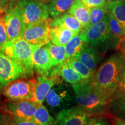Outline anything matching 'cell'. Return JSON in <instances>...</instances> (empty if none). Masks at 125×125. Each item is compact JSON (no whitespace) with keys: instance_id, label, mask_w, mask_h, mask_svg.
<instances>
[{"instance_id":"obj_34","label":"cell","mask_w":125,"mask_h":125,"mask_svg":"<svg viewBox=\"0 0 125 125\" xmlns=\"http://www.w3.org/2000/svg\"><path fill=\"white\" fill-rule=\"evenodd\" d=\"M125 91V71L123 74L122 79L120 83V85L119 86L118 89L117 90L116 93H118V92H122Z\"/></svg>"},{"instance_id":"obj_33","label":"cell","mask_w":125,"mask_h":125,"mask_svg":"<svg viewBox=\"0 0 125 125\" xmlns=\"http://www.w3.org/2000/svg\"><path fill=\"white\" fill-rule=\"evenodd\" d=\"M117 49L121 51L125 56V37L120 40L119 44L117 46Z\"/></svg>"},{"instance_id":"obj_28","label":"cell","mask_w":125,"mask_h":125,"mask_svg":"<svg viewBox=\"0 0 125 125\" xmlns=\"http://www.w3.org/2000/svg\"><path fill=\"white\" fill-rule=\"evenodd\" d=\"M90 21L89 24L86 27H90L101 21L108 13L107 8L105 6L89 8ZM85 28V27H84Z\"/></svg>"},{"instance_id":"obj_22","label":"cell","mask_w":125,"mask_h":125,"mask_svg":"<svg viewBox=\"0 0 125 125\" xmlns=\"http://www.w3.org/2000/svg\"><path fill=\"white\" fill-rule=\"evenodd\" d=\"M60 76L64 82L71 85L82 82L85 79L72 67L67 60L62 63L60 70Z\"/></svg>"},{"instance_id":"obj_29","label":"cell","mask_w":125,"mask_h":125,"mask_svg":"<svg viewBox=\"0 0 125 125\" xmlns=\"http://www.w3.org/2000/svg\"><path fill=\"white\" fill-rule=\"evenodd\" d=\"M4 125H37L32 121L4 112Z\"/></svg>"},{"instance_id":"obj_14","label":"cell","mask_w":125,"mask_h":125,"mask_svg":"<svg viewBox=\"0 0 125 125\" xmlns=\"http://www.w3.org/2000/svg\"><path fill=\"white\" fill-rule=\"evenodd\" d=\"M62 79L45 75L37 76L33 95L30 100L39 104H42L51 87L56 82Z\"/></svg>"},{"instance_id":"obj_7","label":"cell","mask_w":125,"mask_h":125,"mask_svg":"<svg viewBox=\"0 0 125 125\" xmlns=\"http://www.w3.org/2000/svg\"><path fill=\"white\" fill-rule=\"evenodd\" d=\"M36 79L22 78L14 81L3 89V95L9 100H30L33 95Z\"/></svg>"},{"instance_id":"obj_36","label":"cell","mask_w":125,"mask_h":125,"mask_svg":"<svg viewBox=\"0 0 125 125\" xmlns=\"http://www.w3.org/2000/svg\"><path fill=\"white\" fill-rule=\"evenodd\" d=\"M20 1H21V0H9L8 6V8L7 10H6V11L13 8L15 7Z\"/></svg>"},{"instance_id":"obj_9","label":"cell","mask_w":125,"mask_h":125,"mask_svg":"<svg viewBox=\"0 0 125 125\" xmlns=\"http://www.w3.org/2000/svg\"><path fill=\"white\" fill-rule=\"evenodd\" d=\"M51 20V19L48 18L36 24L27 26L22 37L35 46H41L46 45L50 42Z\"/></svg>"},{"instance_id":"obj_12","label":"cell","mask_w":125,"mask_h":125,"mask_svg":"<svg viewBox=\"0 0 125 125\" xmlns=\"http://www.w3.org/2000/svg\"><path fill=\"white\" fill-rule=\"evenodd\" d=\"M34 71L37 75L48 76L54 65L46 46H35L32 56Z\"/></svg>"},{"instance_id":"obj_13","label":"cell","mask_w":125,"mask_h":125,"mask_svg":"<svg viewBox=\"0 0 125 125\" xmlns=\"http://www.w3.org/2000/svg\"><path fill=\"white\" fill-rule=\"evenodd\" d=\"M5 24L9 40L21 38L26 28L22 17L15 8L6 11Z\"/></svg>"},{"instance_id":"obj_16","label":"cell","mask_w":125,"mask_h":125,"mask_svg":"<svg viewBox=\"0 0 125 125\" xmlns=\"http://www.w3.org/2000/svg\"><path fill=\"white\" fill-rule=\"evenodd\" d=\"M102 56L96 47L89 45L79 55L73 59H76L82 62L94 73L102 59Z\"/></svg>"},{"instance_id":"obj_17","label":"cell","mask_w":125,"mask_h":125,"mask_svg":"<svg viewBox=\"0 0 125 125\" xmlns=\"http://www.w3.org/2000/svg\"><path fill=\"white\" fill-rule=\"evenodd\" d=\"M89 45L85 34L80 32L78 35L74 36L65 45L66 59H73L79 55L85 48Z\"/></svg>"},{"instance_id":"obj_10","label":"cell","mask_w":125,"mask_h":125,"mask_svg":"<svg viewBox=\"0 0 125 125\" xmlns=\"http://www.w3.org/2000/svg\"><path fill=\"white\" fill-rule=\"evenodd\" d=\"M20 78H23L21 67L15 61L0 52V92Z\"/></svg>"},{"instance_id":"obj_39","label":"cell","mask_w":125,"mask_h":125,"mask_svg":"<svg viewBox=\"0 0 125 125\" xmlns=\"http://www.w3.org/2000/svg\"><path fill=\"white\" fill-rule=\"evenodd\" d=\"M115 1V0H105L106 4H108V3H109V2H112V1Z\"/></svg>"},{"instance_id":"obj_19","label":"cell","mask_w":125,"mask_h":125,"mask_svg":"<svg viewBox=\"0 0 125 125\" xmlns=\"http://www.w3.org/2000/svg\"><path fill=\"white\" fill-rule=\"evenodd\" d=\"M108 110L115 118L125 121V91L115 94L109 102Z\"/></svg>"},{"instance_id":"obj_38","label":"cell","mask_w":125,"mask_h":125,"mask_svg":"<svg viewBox=\"0 0 125 125\" xmlns=\"http://www.w3.org/2000/svg\"><path fill=\"white\" fill-rule=\"evenodd\" d=\"M0 125H4V115H3V113H0Z\"/></svg>"},{"instance_id":"obj_24","label":"cell","mask_w":125,"mask_h":125,"mask_svg":"<svg viewBox=\"0 0 125 125\" xmlns=\"http://www.w3.org/2000/svg\"><path fill=\"white\" fill-rule=\"evenodd\" d=\"M32 121L37 125H55V119L43 104L39 105L32 119Z\"/></svg>"},{"instance_id":"obj_30","label":"cell","mask_w":125,"mask_h":125,"mask_svg":"<svg viewBox=\"0 0 125 125\" xmlns=\"http://www.w3.org/2000/svg\"><path fill=\"white\" fill-rule=\"evenodd\" d=\"M6 14L5 10H0V49L9 41L5 24Z\"/></svg>"},{"instance_id":"obj_4","label":"cell","mask_w":125,"mask_h":125,"mask_svg":"<svg viewBox=\"0 0 125 125\" xmlns=\"http://www.w3.org/2000/svg\"><path fill=\"white\" fill-rule=\"evenodd\" d=\"M45 107L52 114L57 115L76 104L75 94L72 85L60 80L51 87L45 100Z\"/></svg>"},{"instance_id":"obj_23","label":"cell","mask_w":125,"mask_h":125,"mask_svg":"<svg viewBox=\"0 0 125 125\" xmlns=\"http://www.w3.org/2000/svg\"><path fill=\"white\" fill-rule=\"evenodd\" d=\"M106 7L125 30V0H115L108 3Z\"/></svg>"},{"instance_id":"obj_6","label":"cell","mask_w":125,"mask_h":125,"mask_svg":"<svg viewBox=\"0 0 125 125\" xmlns=\"http://www.w3.org/2000/svg\"><path fill=\"white\" fill-rule=\"evenodd\" d=\"M14 8L21 15L26 27L49 18L46 5L37 0H21Z\"/></svg>"},{"instance_id":"obj_35","label":"cell","mask_w":125,"mask_h":125,"mask_svg":"<svg viewBox=\"0 0 125 125\" xmlns=\"http://www.w3.org/2000/svg\"><path fill=\"white\" fill-rule=\"evenodd\" d=\"M9 0H0V10H5L6 12Z\"/></svg>"},{"instance_id":"obj_2","label":"cell","mask_w":125,"mask_h":125,"mask_svg":"<svg viewBox=\"0 0 125 125\" xmlns=\"http://www.w3.org/2000/svg\"><path fill=\"white\" fill-rule=\"evenodd\" d=\"M76 104L93 116H101L108 109L110 101L94 90L92 79L72 85Z\"/></svg>"},{"instance_id":"obj_18","label":"cell","mask_w":125,"mask_h":125,"mask_svg":"<svg viewBox=\"0 0 125 125\" xmlns=\"http://www.w3.org/2000/svg\"><path fill=\"white\" fill-rule=\"evenodd\" d=\"M74 36L73 31L65 28L51 27L50 29V42L57 46H65Z\"/></svg>"},{"instance_id":"obj_37","label":"cell","mask_w":125,"mask_h":125,"mask_svg":"<svg viewBox=\"0 0 125 125\" xmlns=\"http://www.w3.org/2000/svg\"><path fill=\"white\" fill-rule=\"evenodd\" d=\"M114 125H125V121L115 118L114 119Z\"/></svg>"},{"instance_id":"obj_8","label":"cell","mask_w":125,"mask_h":125,"mask_svg":"<svg viewBox=\"0 0 125 125\" xmlns=\"http://www.w3.org/2000/svg\"><path fill=\"white\" fill-rule=\"evenodd\" d=\"M95 117L77 105L73 106L56 115L54 125H90Z\"/></svg>"},{"instance_id":"obj_11","label":"cell","mask_w":125,"mask_h":125,"mask_svg":"<svg viewBox=\"0 0 125 125\" xmlns=\"http://www.w3.org/2000/svg\"><path fill=\"white\" fill-rule=\"evenodd\" d=\"M40 104L29 100H9L4 107V112L11 115L32 121Z\"/></svg>"},{"instance_id":"obj_21","label":"cell","mask_w":125,"mask_h":125,"mask_svg":"<svg viewBox=\"0 0 125 125\" xmlns=\"http://www.w3.org/2000/svg\"><path fill=\"white\" fill-rule=\"evenodd\" d=\"M74 1V0H53L46 5L48 13L52 18H57L68 10Z\"/></svg>"},{"instance_id":"obj_15","label":"cell","mask_w":125,"mask_h":125,"mask_svg":"<svg viewBox=\"0 0 125 125\" xmlns=\"http://www.w3.org/2000/svg\"><path fill=\"white\" fill-rule=\"evenodd\" d=\"M51 27H59L65 28L74 32L77 35L80 33L83 29L79 21L75 17L68 13H65L51 20L50 23Z\"/></svg>"},{"instance_id":"obj_31","label":"cell","mask_w":125,"mask_h":125,"mask_svg":"<svg viewBox=\"0 0 125 125\" xmlns=\"http://www.w3.org/2000/svg\"><path fill=\"white\" fill-rule=\"evenodd\" d=\"M83 4L88 8L106 5L105 0H81Z\"/></svg>"},{"instance_id":"obj_1","label":"cell","mask_w":125,"mask_h":125,"mask_svg":"<svg viewBox=\"0 0 125 125\" xmlns=\"http://www.w3.org/2000/svg\"><path fill=\"white\" fill-rule=\"evenodd\" d=\"M125 71V56L121 51L111 54L95 72L93 78V89L111 101L116 93Z\"/></svg>"},{"instance_id":"obj_5","label":"cell","mask_w":125,"mask_h":125,"mask_svg":"<svg viewBox=\"0 0 125 125\" xmlns=\"http://www.w3.org/2000/svg\"><path fill=\"white\" fill-rule=\"evenodd\" d=\"M81 32L85 34L90 46H103L107 49L108 47L116 44L118 40L114 38L110 33L108 25V12L104 18L97 24L83 28ZM119 41V40H118Z\"/></svg>"},{"instance_id":"obj_27","label":"cell","mask_w":125,"mask_h":125,"mask_svg":"<svg viewBox=\"0 0 125 125\" xmlns=\"http://www.w3.org/2000/svg\"><path fill=\"white\" fill-rule=\"evenodd\" d=\"M108 25L110 33L114 38L120 41L125 37V30L109 12H108Z\"/></svg>"},{"instance_id":"obj_25","label":"cell","mask_w":125,"mask_h":125,"mask_svg":"<svg viewBox=\"0 0 125 125\" xmlns=\"http://www.w3.org/2000/svg\"><path fill=\"white\" fill-rule=\"evenodd\" d=\"M45 46L48 49L55 66L63 63L67 60L65 46H57L52 44L51 42L45 45Z\"/></svg>"},{"instance_id":"obj_32","label":"cell","mask_w":125,"mask_h":125,"mask_svg":"<svg viewBox=\"0 0 125 125\" xmlns=\"http://www.w3.org/2000/svg\"><path fill=\"white\" fill-rule=\"evenodd\" d=\"M90 125H112L108 119L101 116L95 117Z\"/></svg>"},{"instance_id":"obj_26","label":"cell","mask_w":125,"mask_h":125,"mask_svg":"<svg viewBox=\"0 0 125 125\" xmlns=\"http://www.w3.org/2000/svg\"><path fill=\"white\" fill-rule=\"evenodd\" d=\"M66 60H67L70 65L85 80L91 79L93 78L95 73L91 71L86 65L84 64L80 60L76 59H68Z\"/></svg>"},{"instance_id":"obj_20","label":"cell","mask_w":125,"mask_h":125,"mask_svg":"<svg viewBox=\"0 0 125 125\" xmlns=\"http://www.w3.org/2000/svg\"><path fill=\"white\" fill-rule=\"evenodd\" d=\"M68 13L75 17L81 23L83 28L86 27L89 24V8L85 7L81 0H74Z\"/></svg>"},{"instance_id":"obj_3","label":"cell","mask_w":125,"mask_h":125,"mask_svg":"<svg viewBox=\"0 0 125 125\" xmlns=\"http://www.w3.org/2000/svg\"><path fill=\"white\" fill-rule=\"evenodd\" d=\"M35 46L21 37L9 41L0 52L19 65L23 70V78H32L34 73L32 56Z\"/></svg>"}]
</instances>
